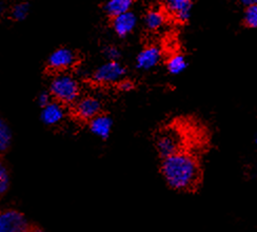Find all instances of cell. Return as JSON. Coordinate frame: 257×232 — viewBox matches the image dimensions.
<instances>
[{"mask_svg":"<svg viewBox=\"0 0 257 232\" xmlns=\"http://www.w3.org/2000/svg\"><path fill=\"white\" fill-rule=\"evenodd\" d=\"M51 101H52V96H51L49 91H44V92L39 93L38 97H37V102L41 108L46 107V105L49 104Z\"/></svg>","mask_w":257,"mask_h":232,"instance_id":"22","label":"cell"},{"mask_svg":"<svg viewBox=\"0 0 257 232\" xmlns=\"http://www.w3.org/2000/svg\"><path fill=\"white\" fill-rule=\"evenodd\" d=\"M134 0H108L104 5V12L111 18L124 14L131 11Z\"/></svg>","mask_w":257,"mask_h":232,"instance_id":"14","label":"cell"},{"mask_svg":"<svg viewBox=\"0 0 257 232\" xmlns=\"http://www.w3.org/2000/svg\"><path fill=\"white\" fill-rule=\"evenodd\" d=\"M125 73V67L119 61H106L94 71L92 78L99 84H117L124 78Z\"/></svg>","mask_w":257,"mask_h":232,"instance_id":"4","label":"cell"},{"mask_svg":"<svg viewBox=\"0 0 257 232\" xmlns=\"http://www.w3.org/2000/svg\"><path fill=\"white\" fill-rule=\"evenodd\" d=\"M91 133L100 140H108L113 129V120L111 116L100 113L89 122Z\"/></svg>","mask_w":257,"mask_h":232,"instance_id":"12","label":"cell"},{"mask_svg":"<svg viewBox=\"0 0 257 232\" xmlns=\"http://www.w3.org/2000/svg\"><path fill=\"white\" fill-rule=\"evenodd\" d=\"M13 134L7 122L0 118V155L5 154L12 145Z\"/></svg>","mask_w":257,"mask_h":232,"instance_id":"16","label":"cell"},{"mask_svg":"<svg viewBox=\"0 0 257 232\" xmlns=\"http://www.w3.org/2000/svg\"><path fill=\"white\" fill-rule=\"evenodd\" d=\"M66 116L64 105L56 100L51 101L46 107L41 108L40 120L46 126H56L61 123Z\"/></svg>","mask_w":257,"mask_h":232,"instance_id":"11","label":"cell"},{"mask_svg":"<svg viewBox=\"0 0 257 232\" xmlns=\"http://www.w3.org/2000/svg\"><path fill=\"white\" fill-rule=\"evenodd\" d=\"M49 92L53 98L63 105L73 104L80 97V86L73 75L62 72L51 80Z\"/></svg>","mask_w":257,"mask_h":232,"instance_id":"2","label":"cell"},{"mask_svg":"<svg viewBox=\"0 0 257 232\" xmlns=\"http://www.w3.org/2000/svg\"><path fill=\"white\" fill-rule=\"evenodd\" d=\"M31 226L26 215L18 210L0 211V232H30Z\"/></svg>","mask_w":257,"mask_h":232,"instance_id":"5","label":"cell"},{"mask_svg":"<svg viewBox=\"0 0 257 232\" xmlns=\"http://www.w3.org/2000/svg\"><path fill=\"white\" fill-rule=\"evenodd\" d=\"M184 144V136L174 127H167L160 131L155 140L156 150L162 158L173 155L183 151L181 147Z\"/></svg>","mask_w":257,"mask_h":232,"instance_id":"3","label":"cell"},{"mask_svg":"<svg viewBox=\"0 0 257 232\" xmlns=\"http://www.w3.org/2000/svg\"><path fill=\"white\" fill-rule=\"evenodd\" d=\"M31 11V6L27 2H21L16 4L12 10H11V17L13 20L20 23V21H24L28 18Z\"/></svg>","mask_w":257,"mask_h":232,"instance_id":"17","label":"cell"},{"mask_svg":"<svg viewBox=\"0 0 257 232\" xmlns=\"http://www.w3.org/2000/svg\"><path fill=\"white\" fill-rule=\"evenodd\" d=\"M10 173L7 165L0 160V197L4 196L10 188Z\"/></svg>","mask_w":257,"mask_h":232,"instance_id":"18","label":"cell"},{"mask_svg":"<svg viewBox=\"0 0 257 232\" xmlns=\"http://www.w3.org/2000/svg\"><path fill=\"white\" fill-rule=\"evenodd\" d=\"M188 68V60L183 54H174L167 61V70L171 75H180Z\"/></svg>","mask_w":257,"mask_h":232,"instance_id":"15","label":"cell"},{"mask_svg":"<svg viewBox=\"0 0 257 232\" xmlns=\"http://www.w3.org/2000/svg\"><path fill=\"white\" fill-rule=\"evenodd\" d=\"M6 11H7L6 4L4 2H0V15H3Z\"/></svg>","mask_w":257,"mask_h":232,"instance_id":"25","label":"cell"},{"mask_svg":"<svg viewBox=\"0 0 257 232\" xmlns=\"http://www.w3.org/2000/svg\"><path fill=\"white\" fill-rule=\"evenodd\" d=\"M239 3L244 6L245 8L251 7V6H256L257 5V0H239Z\"/></svg>","mask_w":257,"mask_h":232,"instance_id":"23","label":"cell"},{"mask_svg":"<svg viewBox=\"0 0 257 232\" xmlns=\"http://www.w3.org/2000/svg\"><path fill=\"white\" fill-rule=\"evenodd\" d=\"M243 24L249 29L257 28V5L245 8L244 16H243Z\"/></svg>","mask_w":257,"mask_h":232,"instance_id":"19","label":"cell"},{"mask_svg":"<svg viewBox=\"0 0 257 232\" xmlns=\"http://www.w3.org/2000/svg\"><path fill=\"white\" fill-rule=\"evenodd\" d=\"M102 111L101 101L95 96L79 97L74 103V112L76 118L83 122H90Z\"/></svg>","mask_w":257,"mask_h":232,"instance_id":"6","label":"cell"},{"mask_svg":"<svg viewBox=\"0 0 257 232\" xmlns=\"http://www.w3.org/2000/svg\"><path fill=\"white\" fill-rule=\"evenodd\" d=\"M30 232H47L44 228H41L39 226H36V225H32L31 226V229H30Z\"/></svg>","mask_w":257,"mask_h":232,"instance_id":"24","label":"cell"},{"mask_svg":"<svg viewBox=\"0 0 257 232\" xmlns=\"http://www.w3.org/2000/svg\"><path fill=\"white\" fill-rule=\"evenodd\" d=\"M76 61L77 57L73 50L69 48H58L50 54L48 66L52 70L62 73L74 67Z\"/></svg>","mask_w":257,"mask_h":232,"instance_id":"7","label":"cell"},{"mask_svg":"<svg viewBox=\"0 0 257 232\" xmlns=\"http://www.w3.org/2000/svg\"><path fill=\"white\" fill-rule=\"evenodd\" d=\"M102 54L108 61H119L121 57L120 50L114 46H106L102 50Z\"/></svg>","mask_w":257,"mask_h":232,"instance_id":"20","label":"cell"},{"mask_svg":"<svg viewBox=\"0 0 257 232\" xmlns=\"http://www.w3.org/2000/svg\"><path fill=\"white\" fill-rule=\"evenodd\" d=\"M160 172L166 184L179 192L193 191L198 187L201 179L198 161L184 151L163 158Z\"/></svg>","mask_w":257,"mask_h":232,"instance_id":"1","label":"cell"},{"mask_svg":"<svg viewBox=\"0 0 257 232\" xmlns=\"http://www.w3.org/2000/svg\"><path fill=\"white\" fill-rule=\"evenodd\" d=\"M164 8L178 23L185 24L191 18L193 0H164Z\"/></svg>","mask_w":257,"mask_h":232,"instance_id":"8","label":"cell"},{"mask_svg":"<svg viewBox=\"0 0 257 232\" xmlns=\"http://www.w3.org/2000/svg\"><path fill=\"white\" fill-rule=\"evenodd\" d=\"M137 23L138 18L136 14L132 11H128L124 14L112 18V28L117 36L125 38L136 29Z\"/></svg>","mask_w":257,"mask_h":232,"instance_id":"10","label":"cell"},{"mask_svg":"<svg viewBox=\"0 0 257 232\" xmlns=\"http://www.w3.org/2000/svg\"><path fill=\"white\" fill-rule=\"evenodd\" d=\"M117 86V88H118V90L120 91V92H130V91H132L133 89H134V82L132 81V80H130V79H126V78H123V79H121L118 83L116 84Z\"/></svg>","mask_w":257,"mask_h":232,"instance_id":"21","label":"cell"},{"mask_svg":"<svg viewBox=\"0 0 257 232\" xmlns=\"http://www.w3.org/2000/svg\"><path fill=\"white\" fill-rule=\"evenodd\" d=\"M167 21L166 13L162 10L153 9L148 11V13L145 15L144 24L147 30L151 32H156L159 29H162Z\"/></svg>","mask_w":257,"mask_h":232,"instance_id":"13","label":"cell"},{"mask_svg":"<svg viewBox=\"0 0 257 232\" xmlns=\"http://www.w3.org/2000/svg\"><path fill=\"white\" fill-rule=\"evenodd\" d=\"M163 58V52L156 46H149L138 53L136 68L143 71L152 70L159 65Z\"/></svg>","mask_w":257,"mask_h":232,"instance_id":"9","label":"cell"}]
</instances>
